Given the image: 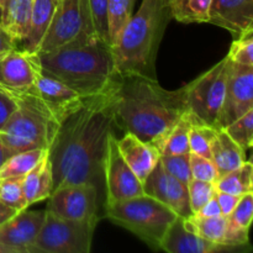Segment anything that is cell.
Masks as SVG:
<instances>
[{
	"mask_svg": "<svg viewBox=\"0 0 253 253\" xmlns=\"http://www.w3.org/2000/svg\"><path fill=\"white\" fill-rule=\"evenodd\" d=\"M116 82L118 78L103 93L84 98L59 125L48 150L53 190L66 184L91 183L104 197L103 161L109 133L115 126Z\"/></svg>",
	"mask_w": 253,
	"mask_h": 253,
	"instance_id": "obj_1",
	"label": "cell"
},
{
	"mask_svg": "<svg viewBox=\"0 0 253 253\" xmlns=\"http://www.w3.org/2000/svg\"><path fill=\"white\" fill-rule=\"evenodd\" d=\"M115 125L162 150L175 124L185 114L184 88L167 90L157 79L118 77L114 94Z\"/></svg>",
	"mask_w": 253,
	"mask_h": 253,
	"instance_id": "obj_2",
	"label": "cell"
},
{
	"mask_svg": "<svg viewBox=\"0 0 253 253\" xmlns=\"http://www.w3.org/2000/svg\"><path fill=\"white\" fill-rule=\"evenodd\" d=\"M41 69L76 90L82 98L98 95L114 83L115 62L110 44L95 39L39 53Z\"/></svg>",
	"mask_w": 253,
	"mask_h": 253,
	"instance_id": "obj_3",
	"label": "cell"
},
{
	"mask_svg": "<svg viewBox=\"0 0 253 253\" xmlns=\"http://www.w3.org/2000/svg\"><path fill=\"white\" fill-rule=\"evenodd\" d=\"M172 20L167 0H142L140 9L111 46L116 73L120 77H156L158 48Z\"/></svg>",
	"mask_w": 253,
	"mask_h": 253,
	"instance_id": "obj_4",
	"label": "cell"
},
{
	"mask_svg": "<svg viewBox=\"0 0 253 253\" xmlns=\"http://www.w3.org/2000/svg\"><path fill=\"white\" fill-rule=\"evenodd\" d=\"M16 109L0 131L11 155L30 150H49L61 123L35 93L12 95Z\"/></svg>",
	"mask_w": 253,
	"mask_h": 253,
	"instance_id": "obj_5",
	"label": "cell"
},
{
	"mask_svg": "<svg viewBox=\"0 0 253 253\" xmlns=\"http://www.w3.org/2000/svg\"><path fill=\"white\" fill-rule=\"evenodd\" d=\"M104 216L135 234L152 250H161L163 236L178 215L158 200L142 194L105 205Z\"/></svg>",
	"mask_w": 253,
	"mask_h": 253,
	"instance_id": "obj_6",
	"label": "cell"
},
{
	"mask_svg": "<svg viewBox=\"0 0 253 253\" xmlns=\"http://www.w3.org/2000/svg\"><path fill=\"white\" fill-rule=\"evenodd\" d=\"M229 67L230 59L224 57L209 71L187 85H183L185 115L193 125H205L216 128L224 101Z\"/></svg>",
	"mask_w": 253,
	"mask_h": 253,
	"instance_id": "obj_7",
	"label": "cell"
},
{
	"mask_svg": "<svg viewBox=\"0 0 253 253\" xmlns=\"http://www.w3.org/2000/svg\"><path fill=\"white\" fill-rule=\"evenodd\" d=\"M99 39L94 30L88 0H57L53 17L39 53L71 43Z\"/></svg>",
	"mask_w": 253,
	"mask_h": 253,
	"instance_id": "obj_8",
	"label": "cell"
},
{
	"mask_svg": "<svg viewBox=\"0 0 253 253\" xmlns=\"http://www.w3.org/2000/svg\"><path fill=\"white\" fill-rule=\"evenodd\" d=\"M96 222L77 221L46 210L32 253H89Z\"/></svg>",
	"mask_w": 253,
	"mask_h": 253,
	"instance_id": "obj_9",
	"label": "cell"
},
{
	"mask_svg": "<svg viewBox=\"0 0 253 253\" xmlns=\"http://www.w3.org/2000/svg\"><path fill=\"white\" fill-rule=\"evenodd\" d=\"M46 210L57 216L77 221L100 220V208L104 209L103 194L91 183H76L56 188L49 195Z\"/></svg>",
	"mask_w": 253,
	"mask_h": 253,
	"instance_id": "obj_10",
	"label": "cell"
},
{
	"mask_svg": "<svg viewBox=\"0 0 253 253\" xmlns=\"http://www.w3.org/2000/svg\"><path fill=\"white\" fill-rule=\"evenodd\" d=\"M104 207L145 194L142 183L125 162L115 133L110 132L103 161Z\"/></svg>",
	"mask_w": 253,
	"mask_h": 253,
	"instance_id": "obj_11",
	"label": "cell"
},
{
	"mask_svg": "<svg viewBox=\"0 0 253 253\" xmlns=\"http://www.w3.org/2000/svg\"><path fill=\"white\" fill-rule=\"evenodd\" d=\"M41 72L39 53L16 47L0 54V89L10 95L35 93L37 76Z\"/></svg>",
	"mask_w": 253,
	"mask_h": 253,
	"instance_id": "obj_12",
	"label": "cell"
},
{
	"mask_svg": "<svg viewBox=\"0 0 253 253\" xmlns=\"http://www.w3.org/2000/svg\"><path fill=\"white\" fill-rule=\"evenodd\" d=\"M253 109V67L230 61L224 101L216 123V130H222Z\"/></svg>",
	"mask_w": 253,
	"mask_h": 253,
	"instance_id": "obj_13",
	"label": "cell"
},
{
	"mask_svg": "<svg viewBox=\"0 0 253 253\" xmlns=\"http://www.w3.org/2000/svg\"><path fill=\"white\" fill-rule=\"evenodd\" d=\"M142 187L146 195L162 203L178 216L184 219L193 216L189 205L188 187L170 175L163 168L161 162H158L151 170L145 182L142 183Z\"/></svg>",
	"mask_w": 253,
	"mask_h": 253,
	"instance_id": "obj_14",
	"label": "cell"
},
{
	"mask_svg": "<svg viewBox=\"0 0 253 253\" xmlns=\"http://www.w3.org/2000/svg\"><path fill=\"white\" fill-rule=\"evenodd\" d=\"M46 210H20L7 221L0 225V245L9 247L14 253H32L36 237L43 224Z\"/></svg>",
	"mask_w": 253,
	"mask_h": 253,
	"instance_id": "obj_15",
	"label": "cell"
},
{
	"mask_svg": "<svg viewBox=\"0 0 253 253\" xmlns=\"http://www.w3.org/2000/svg\"><path fill=\"white\" fill-rule=\"evenodd\" d=\"M35 89L37 95L48 106L59 123H62L69 114L73 113L84 99L71 86L44 73L42 69L37 76Z\"/></svg>",
	"mask_w": 253,
	"mask_h": 253,
	"instance_id": "obj_16",
	"label": "cell"
},
{
	"mask_svg": "<svg viewBox=\"0 0 253 253\" xmlns=\"http://www.w3.org/2000/svg\"><path fill=\"white\" fill-rule=\"evenodd\" d=\"M208 22L240 36L253 27V0H211Z\"/></svg>",
	"mask_w": 253,
	"mask_h": 253,
	"instance_id": "obj_17",
	"label": "cell"
},
{
	"mask_svg": "<svg viewBox=\"0 0 253 253\" xmlns=\"http://www.w3.org/2000/svg\"><path fill=\"white\" fill-rule=\"evenodd\" d=\"M161 250L168 253H214L229 251L225 246L208 241L190 230L184 217L177 216L161 242Z\"/></svg>",
	"mask_w": 253,
	"mask_h": 253,
	"instance_id": "obj_18",
	"label": "cell"
},
{
	"mask_svg": "<svg viewBox=\"0 0 253 253\" xmlns=\"http://www.w3.org/2000/svg\"><path fill=\"white\" fill-rule=\"evenodd\" d=\"M118 147L125 162L141 183L145 182L151 170L160 162V151L131 132H125L120 140L118 138Z\"/></svg>",
	"mask_w": 253,
	"mask_h": 253,
	"instance_id": "obj_19",
	"label": "cell"
},
{
	"mask_svg": "<svg viewBox=\"0 0 253 253\" xmlns=\"http://www.w3.org/2000/svg\"><path fill=\"white\" fill-rule=\"evenodd\" d=\"M57 0H34L32 1L31 16L29 22V31L24 39L22 49L39 53L42 41L46 36L48 27L53 17Z\"/></svg>",
	"mask_w": 253,
	"mask_h": 253,
	"instance_id": "obj_20",
	"label": "cell"
},
{
	"mask_svg": "<svg viewBox=\"0 0 253 253\" xmlns=\"http://www.w3.org/2000/svg\"><path fill=\"white\" fill-rule=\"evenodd\" d=\"M34 0H0V24L14 41L22 42L29 31Z\"/></svg>",
	"mask_w": 253,
	"mask_h": 253,
	"instance_id": "obj_21",
	"label": "cell"
},
{
	"mask_svg": "<svg viewBox=\"0 0 253 253\" xmlns=\"http://www.w3.org/2000/svg\"><path fill=\"white\" fill-rule=\"evenodd\" d=\"M22 190L29 207L48 199L53 190V175L48 152L27 173L22 180Z\"/></svg>",
	"mask_w": 253,
	"mask_h": 253,
	"instance_id": "obj_22",
	"label": "cell"
},
{
	"mask_svg": "<svg viewBox=\"0 0 253 253\" xmlns=\"http://www.w3.org/2000/svg\"><path fill=\"white\" fill-rule=\"evenodd\" d=\"M210 151L219 177L236 169L246 161V151L240 147L224 130H217Z\"/></svg>",
	"mask_w": 253,
	"mask_h": 253,
	"instance_id": "obj_23",
	"label": "cell"
},
{
	"mask_svg": "<svg viewBox=\"0 0 253 253\" xmlns=\"http://www.w3.org/2000/svg\"><path fill=\"white\" fill-rule=\"evenodd\" d=\"M216 190L234 195H244L253 192V165L245 161L239 168L217 178Z\"/></svg>",
	"mask_w": 253,
	"mask_h": 253,
	"instance_id": "obj_24",
	"label": "cell"
},
{
	"mask_svg": "<svg viewBox=\"0 0 253 253\" xmlns=\"http://www.w3.org/2000/svg\"><path fill=\"white\" fill-rule=\"evenodd\" d=\"M172 19L183 24L208 22L211 0H167Z\"/></svg>",
	"mask_w": 253,
	"mask_h": 253,
	"instance_id": "obj_25",
	"label": "cell"
},
{
	"mask_svg": "<svg viewBox=\"0 0 253 253\" xmlns=\"http://www.w3.org/2000/svg\"><path fill=\"white\" fill-rule=\"evenodd\" d=\"M185 224L190 230L197 232L199 236L204 237L208 241L225 246L224 240L227 230V216L220 215L212 217H200L193 215L189 219H185ZM225 247L230 251L229 247Z\"/></svg>",
	"mask_w": 253,
	"mask_h": 253,
	"instance_id": "obj_26",
	"label": "cell"
},
{
	"mask_svg": "<svg viewBox=\"0 0 253 253\" xmlns=\"http://www.w3.org/2000/svg\"><path fill=\"white\" fill-rule=\"evenodd\" d=\"M47 152V150H30L14 153L0 167V178L25 177Z\"/></svg>",
	"mask_w": 253,
	"mask_h": 253,
	"instance_id": "obj_27",
	"label": "cell"
},
{
	"mask_svg": "<svg viewBox=\"0 0 253 253\" xmlns=\"http://www.w3.org/2000/svg\"><path fill=\"white\" fill-rule=\"evenodd\" d=\"M136 0H108V31L110 46L115 43L119 35L132 16Z\"/></svg>",
	"mask_w": 253,
	"mask_h": 253,
	"instance_id": "obj_28",
	"label": "cell"
},
{
	"mask_svg": "<svg viewBox=\"0 0 253 253\" xmlns=\"http://www.w3.org/2000/svg\"><path fill=\"white\" fill-rule=\"evenodd\" d=\"M193 123L187 115H183L167 136L161 150V156L163 155H185L189 151V130Z\"/></svg>",
	"mask_w": 253,
	"mask_h": 253,
	"instance_id": "obj_29",
	"label": "cell"
},
{
	"mask_svg": "<svg viewBox=\"0 0 253 253\" xmlns=\"http://www.w3.org/2000/svg\"><path fill=\"white\" fill-rule=\"evenodd\" d=\"M22 180L24 177L0 178V202L17 211L29 208L22 190Z\"/></svg>",
	"mask_w": 253,
	"mask_h": 253,
	"instance_id": "obj_30",
	"label": "cell"
},
{
	"mask_svg": "<svg viewBox=\"0 0 253 253\" xmlns=\"http://www.w3.org/2000/svg\"><path fill=\"white\" fill-rule=\"evenodd\" d=\"M222 130L245 151L253 145V109Z\"/></svg>",
	"mask_w": 253,
	"mask_h": 253,
	"instance_id": "obj_31",
	"label": "cell"
},
{
	"mask_svg": "<svg viewBox=\"0 0 253 253\" xmlns=\"http://www.w3.org/2000/svg\"><path fill=\"white\" fill-rule=\"evenodd\" d=\"M217 130L205 125H192L189 130V151L194 155L211 158V142Z\"/></svg>",
	"mask_w": 253,
	"mask_h": 253,
	"instance_id": "obj_32",
	"label": "cell"
},
{
	"mask_svg": "<svg viewBox=\"0 0 253 253\" xmlns=\"http://www.w3.org/2000/svg\"><path fill=\"white\" fill-rule=\"evenodd\" d=\"M226 57L234 63L253 67V27L232 41Z\"/></svg>",
	"mask_w": 253,
	"mask_h": 253,
	"instance_id": "obj_33",
	"label": "cell"
},
{
	"mask_svg": "<svg viewBox=\"0 0 253 253\" xmlns=\"http://www.w3.org/2000/svg\"><path fill=\"white\" fill-rule=\"evenodd\" d=\"M188 195H189V205L193 215L197 214L216 193L215 183L204 182V180L192 178L187 184Z\"/></svg>",
	"mask_w": 253,
	"mask_h": 253,
	"instance_id": "obj_34",
	"label": "cell"
},
{
	"mask_svg": "<svg viewBox=\"0 0 253 253\" xmlns=\"http://www.w3.org/2000/svg\"><path fill=\"white\" fill-rule=\"evenodd\" d=\"M190 153L185 155H163L160 157V162L162 163L163 168L169 173L170 175L187 185L192 179V172H190Z\"/></svg>",
	"mask_w": 253,
	"mask_h": 253,
	"instance_id": "obj_35",
	"label": "cell"
},
{
	"mask_svg": "<svg viewBox=\"0 0 253 253\" xmlns=\"http://www.w3.org/2000/svg\"><path fill=\"white\" fill-rule=\"evenodd\" d=\"M253 217V192L241 195L239 203L227 216L229 224L237 229L249 231Z\"/></svg>",
	"mask_w": 253,
	"mask_h": 253,
	"instance_id": "obj_36",
	"label": "cell"
},
{
	"mask_svg": "<svg viewBox=\"0 0 253 253\" xmlns=\"http://www.w3.org/2000/svg\"><path fill=\"white\" fill-rule=\"evenodd\" d=\"M88 2L96 36L110 44L108 31V0H88Z\"/></svg>",
	"mask_w": 253,
	"mask_h": 253,
	"instance_id": "obj_37",
	"label": "cell"
},
{
	"mask_svg": "<svg viewBox=\"0 0 253 253\" xmlns=\"http://www.w3.org/2000/svg\"><path fill=\"white\" fill-rule=\"evenodd\" d=\"M189 162L192 178L210 183L216 182L217 178H219V174H217L216 166L212 162L211 158H207L203 157V156L190 153Z\"/></svg>",
	"mask_w": 253,
	"mask_h": 253,
	"instance_id": "obj_38",
	"label": "cell"
},
{
	"mask_svg": "<svg viewBox=\"0 0 253 253\" xmlns=\"http://www.w3.org/2000/svg\"><path fill=\"white\" fill-rule=\"evenodd\" d=\"M16 106L14 96L0 89V131H1L5 123L9 120L11 114L15 111Z\"/></svg>",
	"mask_w": 253,
	"mask_h": 253,
	"instance_id": "obj_39",
	"label": "cell"
},
{
	"mask_svg": "<svg viewBox=\"0 0 253 253\" xmlns=\"http://www.w3.org/2000/svg\"><path fill=\"white\" fill-rule=\"evenodd\" d=\"M215 197H216L217 203H219L220 210H221V214L224 216H229L232 212V210L235 209V207L237 205L240 200V195H234L230 194V193L220 192V190H216L215 193Z\"/></svg>",
	"mask_w": 253,
	"mask_h": 253,
	"instance_id": "obj_40",
	"label": "cell"
},
{
	"mask_svg": "<svg viewBox=\"0 0 253 253\" xmlns=\"http://www.w3.org/2000/svg\"><path fill=\"white\" fill-rule=\"evenodd\" d=\"M195 216L200 217H212V216H220L221 214V210H220L219 203H217L216 197H212L197 214H194Z\"/></svg>",
	"mask_w": 253,
	"mask_h": 253,
	"instance_id": "obj_41",
	"label": "cell"
},
{
	"mask_svg": "<svg viewBox=\"0 0 253 253\" xmlns=\"http://www.w3.org/2000/svg\"><path fill=\"white\" fill-rule=\"evenodd\" d=\"M15 47H16V42L14 41V39L7 34L6 30L0 24V54L15 48Z\"/></svg>",
	"mask_w": 253,
	"mask_h": 253,
	"instance_id": "obj_42",
	"label": "cell"
},
{
	"mask_svg": "<svg viewBox=\"0 0 253 253\" xmlns=\"http://www.w3.org/2000/svg\"><path fill=\"white\" fill-rule=\"evenodd\" d=\"M17 210L12 209V208L7 207L6 204L0 202V225H2L5 221H7V220H9L11 216H14Z\"/></svg>",
	"mask_w": 253,
	"mask_h": 253,
	"instance_id": "obj_43",
	"label": "cell"
},
{
	"mask_svg": "<svg viewBox=\"0 0 253 253\" xmlns=\"http://www.w3.org/2000/svg\"><path fill=\"white\" fill-rule=\"evenodd\" d=\"M11 156V152L9 151V148L6 147V145L2 141L1 136H0V167H1L2 163L7 160V158Z\"/></svg>",
	"mask_w": 253,
	"mask_h": 253,
	"instance_id": "obj_44",
	"label": "cell"
},
{
	"mask_svg": "<svg viewBox=\"0 0 253 253\" xmlns=\"http://www.w3.org/2000/svg\"><path fill=\"white\" fill-rule=\"evenodd\" d=\"M0 253H14V251L10 250L9 247H5L2 245H0Z\"/></svg>",
	"mask_w": 253,
	"mask_h": 253,
	"instance_id": "obj_45",
	"label": "cell"
}]
</instances>
